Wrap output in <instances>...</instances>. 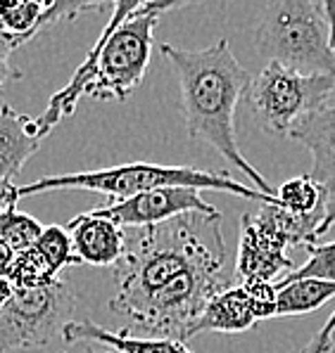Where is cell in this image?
I'll return each mask as SVG.
<instances>
[{
  "mask_svg": "<svg viewBox=\"0 0 335 353\" xmlns=\"http://www.w3.org/2000/svg\"><path fill=\"white\" fill-rule=\"evenodd\" d=\"M224 216L188 214L166 223L143 228L115 265L117 294L110 308L131 320L164 285L200 265L226 268L229 252L221 235Z\"/></svg>",
  "mask_w": 335,
  "mask_h": 353,
  "instance_id": "3957f363",
  "label": "cell"
},
{
  "mask_svg": "<svg viewBox=\"0 0 335 353\" xmlns=\"http://www.w3.org/2000/svg\"><path fill=\"white\" fill-rule=\"evenodd\" d=\"M278 285L262 280H245L221 290L209 299L198 318L191 339L202 332H247L257 323L276 318Z\"/></svg>",
  "mask_w": 335,
  "mask_h": 353,
  "instance_id": "9c48e42d",
  "label": "cell"
},
{
  "mask_svg": "<svg viewBox=\"0 0 335 353\" xmlns=\"http://www.w3.org/2000/svg\"><path fill=\"white\" fill-rule=\"evenodd\" d=\"M15 256H17V252H15V249L10 247L3 237H0V278H8L10 275L12 263H15Z\"/></svg>",
  "mask_w": 335,
  "mask_h": 353,
  "instance_id": "cb8c5ba5",
  "label": "cell"
},
{
  "mask_svg": "<svg viewBox=\"0 0 335 353\" xmlns=\"http://www.w3.org/2000/svg\"><path fill=\"white\" fill-rule=\"evenodd\" d=\"M62 339L67 344L86 341V344L107 346L117 353H193L186 341L176 339H160V336H133L126 327L112 332L90 320H72L64 325Z\"/></svg>",
  "mask_w": 335,
  "mask_h": 353,
  "instance_id": "9a60e30c",
  "label": "cell"
},
{
  "mask_svg": "<svg viewBox=\"0 0 335 353\" xmlns=\"http://www.w3.org/2000/svg\"><path fill=\"white\" fill-rule=\"evenodd\" d=\"M77 294L69 282L57 280L48 287L17 290L12 301L0 308V353L15 349H41L55 336H62Z\"/></svg>",
  "mask_w": 335,
  "mask_h": 353,
  "instance_id": "ba28073f",
  "label": "cell"
},
{
  "mask_svg": "<svg viewBox=\"0 0 335 353\" xmlns=\"http://www.w3.org/2000/svg\"><path fill=\"white\" fill-rule=\"evenodd\" d=\"M335 296V282L328 280H293V282H280L278 285V308L276 318L280 316H305L323 303H328Z\"/></svg>",
  "mask_w": 335,
  "mask_h": 353,
  "instance_id": "2e32d148",
  "label": "cell"
},
{
  "mask_svg": "<svg viewBox=\"0 0 335 353\" xmlns=\"http://www.w3.org/2000/svg\"><path fill=\"white\" fill-rule=\"evenodd\" d=\"M15 50H17V48L12 46V41L0 31V93H3L12 81H17L21 76L17 69L12 67V62H10Z\"/></svg>",
  "mask_w": 335,
  "mask_h": 353,
  "instance_id": "7402d4cb",
  "label": "cell"
},
{
  "mask_svg": "<svg viewBox=\"0 0 335 353\" xmlns=\"http://www.w3.org/2000/svg\"><path fill=\"white\" fill-rule=\"evenodd\" d=\"M160 52L178 76L188 135L217 150L231 166L250 178L255 190L276 197V190L245 159L236 138V107L247 93L252 76L238 62L231 43L219 38L200 50H183L164 43Z\"/></svg>",
  "mask_w": 335,
  "mask_h": 353,
  "instance_id": "6da1fadb",
  "label": "cell"
},
{
  "mask_svg": "<svg viewBox=\"0 0 335 353\" xmlns=\"http://www.w3.org/2000/svg\"><path fill=\"white\" fill-rule=\"evenodd\" d=\"M276 199L280 209L295 216H323L328 204L326 190L318 185L309 173L285 181L276 190Z\"/></svg>",
  "mask_w": 335,
  "mask_h": 353,
  "instance_id": "e0dca14e",
  "label": "cell"
},
{
  "mask_svg": "<svg viewBox=\"0 0 335 353\" xmlns=\"http://www.w3.org/2000/svg\"><path fill=\"white\" fill-rule=\"evenodd\" d=\"M15 292H17V287L12 285V280H10V278H0V308L8 306V303L12 301Z\"/></svg>",
  "mask_w": 335,
  "mask_h": 353,
  "instance_id": "484cf974",
  "label": "cell"
},
{
  "mask_svg": "<svg viewBox=\"0 0 335 353\" xmlns=\"http://www.w3.org/2000/svg\"><path fill=\"white\" fill-rule=\"evenodd\" d=\"M288 138L305 145L312 154L309 176L326 190L328 202L335 199V105H323L307 114Z\"/></svg>",
  "mask_w": 335,
  "mask_h": 353,
  "instance_id": "4fadbf2b",
  "label": "cell"
},
{
  "mask_svg": "<svg viewBox=\"0 0 335 353\" xmlns=\"http://www.w3.org/2000/svg\"><path fill=\"white\" fill-rule=\"evenodd\" d=\"M39 121L0 102V185H10L26 161L39 152Z\"/></svg>",
  "mask_w": 335,
  "mask_h": 353,
  "instance_id": "5bb4252c",
  "label": "cell"
},
{
  "mask_svg": "<svg viewBox=\"0 0 335 353\" xmlns=\"http://www.w3.org/2000/svg\"><path fill=\"white\" fill-rule=\"evenodd\" d=\"M307 249H309L307 263L297 265L293 273L285 275L280 282H293V280H305V278L335 282V242L312 244V247H307Z\"/></svg>",
  "mask_w": 335,
  "mask_h": 353,
  "instance_id": "44dd1931",
  "label": "cell"
},
{
  "mask_svg": "<svg viewBox=\"0 0 335 353\" xmlns=\"http://www.w3.org/2000/svg\"><path fill=\"white\" fill-rule=\"evenodd\" d=\"M335 225V199L333 202H328L326 204V214H323V221L318 223L316 228V237H321V235H326L328 230Z\"/></svg>",
  "mask_w": 335,
  "mask_h": 353,
  "instance_id": "d4e9b609",
  "label": "cell"
},
{
  "mask_svg": "<svg viewBox=\"0 0 335 353\" xmlns=\"http://www.w3.org/2000/svg\"><path fill=\"white\" fill-rule=\"evenodd\" d=\"M255 46L267 64L335 79L326 0H274L264 5Z\"/></svg>",
  "mask_w": 335,
  "mask_h": 353,
  "instance_id": "5b68a950",
  "label": "cell"
},
{
  "mask_svg": "<svg viewBox=\"0 0 335 353\" xmlns=\"http://www.w3.org/2000/svg\"><path fill=\"white\" fill-rule=\"evenodd\" d=\"M245 95L259 126L271 135L288 138L307 114L328 105L335 95V79L305 76L278 64H267L252 76Z\"/></svg>",
  "mask_w": 335,
  "mask_h": 353,
  "instance_id": "52a82bcc",
  "label": "cell"
},
{
  "mask_svg": "<svg viewBox=\"0 0 335 353\" xmlns=\"http://www.w3.org/2000/svg\"><path fill=\"white\" fill-rule=\"evenodd\" d=\"M333 336H335V311L328 316L326 323L321 325V330L307 341V346L300 353H331Z\"/></svg>",
  "mask_w": 335,
  "mask_h": 353,
  "instance_id": "603a6c76",
  "label": "cell"
},
{
  "mask_svg": "<svg viewBox=\"0 0 335 353\" xmlns=\"http://www.w3.org/2000/svg\"><path fill=\"white\" fill-rule=\"evenodd\" d=\"M90 190V192L107 194L112 202H124L136 194L150 192V190L162 188H193V190H214V192H229L238 197L255 199L262 204H276V197L252 190L242 183L233 181L226 173L202 171L195 166H164L150 164V161H133V164H122L112 168H100V171H79V173H62V176H46L41 181H34L29 185L17 188L19 199L29 194L50 192V190Z\"/></svg>",
  "mask_w": 335,
  "mask_h": 353,
  "instance_id": "277c9868",
  "label": "cell"
},
{
  "mask_svg": "<svg viewBox=\"0 0 335 353\" xmlns=\"http://www.w3.org/2000/svg\"><path fill=\"white\" fill-rule=\"evenodd\" d=\"M84 353H117V351H112V349H100V346H95V344H88L86 346V351Z\"/></svg>",
  "mask_w": 335,
  "mask_h": 353,
  "instance_id": "4316f807",
  "label": "cell"
},
{
  "mask_svg": "<svg viewBox=\"0 0 335 353\" xmlns=\"http://www.w3.org/2000/svg\"><path fill=\"white\" fill-rule=\"evenodd\" d=\"M105 8V3H39V0H0V31L15 48L29 43L57 21L77 19L84 12Z\"/></svg>",
  "mask_w": 335,
  "mask_h": 353,
  "instance_id": "8fae6325",
  "label": "cell"
},
{
  "mask_svg": "<svg viewBox=\"0 0 335 353\" xmlns=\"http://www.w3.org/2000/svg\"><path fill=\"white\" fill-rule=\"evenodd\" d=\"M181 8V3H117L112 19L86 55L72 81L48 102L36 117L46 138L52 128L77 110L81 97L126 100L143 81L153 52L155 26L162 12Z\"/></svg>",
  "mask_w": 335,
  "mask_h": 353,
  "instance_id": "7a4b0ae2",
  "label": "cell"
},
{
  "mask_svg": "<svg viewBox=\"0 0 335 353\" xmlns=\"http://www.w3.org/2000/svg\"><path fill=\"white\" fill-rule=\"evenodd\" d=\"M39 252L50 261V265L57 270H64L67 265H79L77 254H74L72 235L64 225H46L43 228V235L36 242Z\"/></svg>",
  "mask_w": 335,
  "mask_h": 353,
  "instance_id": "ffe728a7",
  "label": "cell"
},
{
  "mask_svg": "<svg viewBox=\"0 0 335 353\" xmlns=\"http://www.w3.org/2000/svg\"><path fill=\"white\" fill-rule=\"evenodd\" d=\"M323 216H295L276 204H262L255 214L240 216L233 282H271L290 275L295 263L290 249L318 244L316 228Z\"/></svg>",
  "mask_w": 335,
  "mask_h": 353,
  "instance_id": "8992f818",
  "label": "cell"
},
{
  "mask_svg": "<svg viewBox=\"0 0 335 353\" xmlns=\"http://www.w3.org/2000/svg\"><path fill=\"white\" fill-rule=\"evenodd\" d=\"M217 211L219 209L214 204L204 202L200 190L162 188L136 194V197L124 199V202L98 206L93 214L100 216V219L115 221L122 228H153L188 214H217Z\"/></svg>",
  "mask_w": 335,
  "mask_h": 353,
  "instance_id": "30bf717a",
  "label": "cell"
},
{
  "mask_svg": "<svg viewBox=\"0 0 335 353\" xmlns=\"http://www.w3.org/2000/svg\"><path fill=\"white\" fill-rule=\"evenodd\" d=\"M72 235L74 254L79 265H93V268H112L124 259L128 249L124 228L115 221L95 216L93 211L81 214L64 225Z\"/></svg>",
  "mask_w": 335,
  "mask_h": 353,
  "instance_id": "7c38bea8",
  "label": "cell"
},
{
  "mask_svg": "<svg viewBox=\"0 0 335 353\" xmlns=\"http://www.w3.org/2000/svg\"><path fill=\"white\" fill-rule=\"evenodd\" d=\"M8 278L12 280L17 290H36V287H48L57 282L59 275L50 265V261L43 256L39 247L34 244L31 249H24L15 256L12 270H10Z\"/></svg>",
  "mask_w": 335,
  "mask_h": 353,
  "instance_id": "ac0fdd59",
  "label": "cell"
},
{
  "mask_svg": "<svg viewBox=\"0 0 335 353\" xmlns=\"http://www.w3.org/2000/svg\"><path fill=\"white\" fill-rule=\"evenodd\" d=\"M43 228L34 216L21 214V211L12 209L0 214V237L15 249V252H24V249H31L39 237L43 235Z\"/></svg>",
  "mask_w": 335,
  "mask_h": 353,
  "instance_id": "d6986e66",
  "label": "cell"
}]
</instances>
